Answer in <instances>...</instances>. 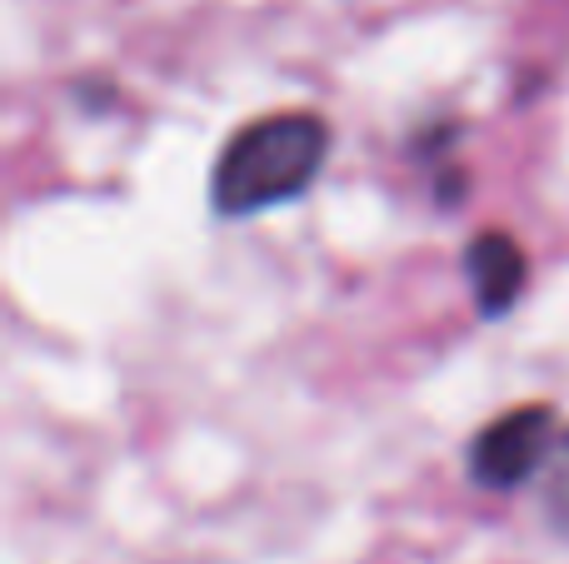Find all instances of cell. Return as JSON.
<instances>
[{
    "label": "cell",
    "instance_id": "6da1fadb",
    "mask_svg": "<svg viewBox=\"0 0 569 564\" xmlns=\"http://www.w3.org/2000/svg\"><path fill=\"white\" fill-rule=\"evenodd\" d=\"M335 150V125L320 110H266L230 130L210 165V210L220 220H256L310 195Z\"/></svg>",
    "mask_w": 569,
    "mask_h": 564
},
{
    "label": "cell",
    "instance_id": "7a4b0ae2",
    "mask_svg": "<svg viewBox=\"0 0 569 564\" xmlns=\"http://www.w3.org/2000/svg\"><path fill=\"white\" fill-rule=\"evenodd\" d=\"M560 440H565V420L555 405H545V400L515 405L470 435L465 475L485 495H515L525 485H540Z\"/></svg>",
    "mask_w": 569,
    "mask_h": 564
},
{
    "label": "cell",
    "instance_id": "3957f363",
    "mask_svg": "<svg viewBox=\"0 0 569 564\" xmlns=\"http://www.w3.org/2000/svg\"><path fill=\"white\" fill-rule=\"evenodd\" d=\"M465 285H470L475 315L480 320H505L530 290V250L510 235V230L490 225L465 245L460 255Z\"/></svg>",
    "mask_w": 569,
    "mask_h": 564
},
{
    "label": "cell",
    "instance_id": "277c9868",
    "mask_svg": "<svg viewBox=\"0 0 569 564\" xmlns=\"http://www.w3.org/2000/svg\"><path fill=\"white\" fill-rule=\"evenodd\" d=\"M540 515L569 545V425H565V440H560V450H555L550 470H545V480H540Z\"/></svg>",
    "mask_w": 569,
    "mask_h": 564
}]
</instances>
